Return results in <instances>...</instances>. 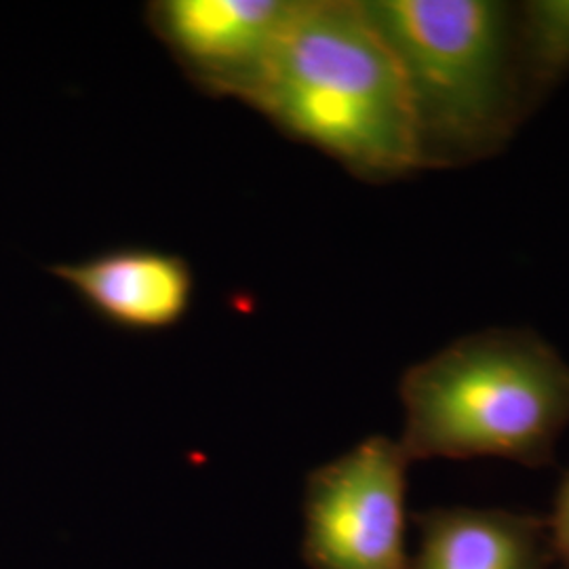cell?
I'll list each match as a JSON object with an SVG mask.
<instances>
[{
    "label": "cell",
    "instance_id": "52a82bcc",
    "mask_svg": "<svg viewBox=\"0 0 569 569\" xmlns=\"http://www.w3.org/2000/svg\"><path fill=\"white\" fill-rule=\"evenodd\" d=\"M420 550L409 569H549V519L505 509L422 510Z\"/></svg>",
    "mask_w": 569,
    "mask_h": 569
},
{
    "label": "cell",
    "instance_id": "9c48e42d",
    "mask_svg": "<svg viewBox=\"0 0 569 569\" xmlns=\"http://www.w3.org/2000/svg\"><path fill=\"white\" fill-rule=\"evenodd\" d=\"M549 529L552 563H557V569H569V468L563 472L555 493Z\"/></svg>",
    "mask_w": 569,
    "mask_h": 569
},
{
    "label": "cell",
    "instance_id": "8992f818",
    "mask_svg": "<svg viewBox=\"0 0 569 569\" xmlns=\"http://www.w3.org/2000/svg\"><path fill=\"white\" fill-rule=\"evenodd\" d=\"M51 272L106 323L136 333L180 326L197 287L188 260L152 247L108 249Z\"/></svg>",
    "mask_w": 569,
    "mask_h": 569
},
{
    "label": "cell",
    "instance_id": "5b68a950",
    "mask_svg": "<svg viewBox=\"0 0 569 569\" xmlns=\"http://www.w3.org/2000/svg\"><path fill=\"white\" fill-rule=\"evenodd\" d=\"M300 0H154L146 20L201 91L251 103Z\"/></svg>",
    "mask_w": 569,
    "mask_h": 569
},
{
    "label": "cell",
    "instance_id": "6da1fadb",
    "mask_svg": "<svg viewBox=\"0 0 569 569\" xmlns=\"http://www.w3.org/2000/svg\"><path fill=\"white\" fill-rule=\"evenodd\" d=\"M249 106L359 180L422 169L401 66L363 0H300Z\"/></svg>",
    "mask_w": 569,
    "mask_h": 569
},
{
    "label": "cell",
    "instance_id": "ba28073f",
    "mask_svg": "<svg viewBox=\"0 0 569 569\" xmlns=\"http://www.w3.org/2000/svg\"><path fill=\"white\" fill-rule=\"evenodd\" d=\"M517 47L531 103L569 74V0H531L515 9Z\"/></svg>",
    "mask_w": 569,
    "mask_h": 569
},
{
    "label": "cell",
    "instance_id": "3957f363",
    "mask_svg": "<svg viewBox=\"0 0 569 569\" xmlns=\"http://www.w3.org/2000/svg\"><path fill=\"white\" fill-rule=\"evenodd\" d=\"M406 79L422 169L493 157L533 106L515 9L491 0H366Z\"/></svg>",
    "mask_w": 569,
    "mask_h": 569
},
{
    "label": "cell",
    "instance_id": "277c9868",
    "mask_svg": "<svg viewBox=\"0 0 569 569\" xmlns=\"http://www.w3.org/2000/svg\"><path fill=\"white\" fill-rule=\"evenodd\" d=\"M399 441L367 437L308 472L302 559L310 569H409L407 468Z\"/></svg>",
    "mask_w": 569,
    "mask_h": 569
},
{
    "label": "cell",
    "instance_id": "7a4b0ae2",
    "mask_svg": "<svg viewBox=\"0 0 569 569\" xmlns=\"http://www.w3.org/2000/svg\"><path fill=\"white\" fill-rule=\"evenodd\" d=\"M413 460L505 458L555 465L569 425V366L528 329H486L409 367L399 382Z\"/></svg>",
    "mask_w": 569,
    "mask_h": 569
}]
</instances>
